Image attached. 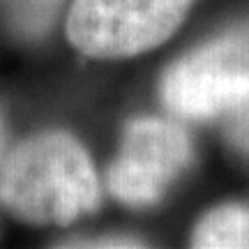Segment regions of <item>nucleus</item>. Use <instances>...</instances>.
<instances>
[{"instance_id":"1","label":"nucleus","mask_w":249,"mask_h":249,"mask_svg":"<svg viewBox=\"0 0 249 249\" xmlns=\"http://www.w3.org/2000/svg\"><path fill=\"white\" fill-rule=\"evenodd\" d=\"M92 160L74 136L44 132L18 143L0 169V203L28 224H67L99 208Z\"/></svg>"},{"instance_id":"2","label":"nucleus","mask_w":249,"mask_h":249,"mask_svg":"<svg viewBox=\"0 0 249 249\" xmlns=\"http://www.w3.org/2000/svg\"><path fill=\"white\" fill-rule=\"evenodd\" d=\"M161 102L192 120L249 104V21L173 62L161 79Z\"/></svg>"},{"instance_id":"3","label":"nucleus","mask_w":249,"mask_h":249,"mask_svg":"<svg viewBox=\"0 0 249 249\" xmlns=\"http://www.w3.org/2000/svg\"><path fill=\"white\" fill-rule=\"evenodd\" d=\"M194 0H74L67 39L99 60L134 58L164 44Z\"/></svg>"},{"instance_id":"4","label":"nucleus","mask_w":249,"mask_h":249,"mask_svg":"<svg viewBox=\"0 0 249 249\" xmlns=\"http://www.w3.org/2000/svg\"><path fill=\"white\" fill-rule=\"evenodd\" d=\"M189 134L180 124L161 118H136L127 124L108 171V192L120 203L155 205L176 178L192 164Z\"/></svg>"},{"instance_id":"5","label":"nucleus","mask_w":249,"mask_h":249,"mask_svg":"<svg viewBox=\"0 0 249 249\" xmlns=\"http://www.w3.org/2000/svg\"><path fill=\"white\" fill-rule=\"evenodd\" d=\"M192 245L201 249L249 247V208L222 205L196 224Z\"/></svg>"},{"instance_id":"6","label":"nucleus","mask_w":249,"mask_h":249,"mask_svg":"<svg viewBox=\"0 0 249 249\" xmlns=\"http://www.w3.org/2000/svg\"><path fill=\"white\" fill-rule=\"evenodd\" d=\"M65 0H0V14L14 35L39 39L58 18Z\"/></svg>"},{"instance_id":"7","label":"nucleus","mask_w":249,"mask_h":249,"mask_svg":"<svg viewBox=\"0 0 249 249\" xmlns=\"http://www.w3.org/2000/svg\"><path fill=\"white\" fill-rule=\"evenodd\" d=\"M65 247H90V249H113V247H143L141 240L129 238V235H104V238H92L86 242H70Z\"/></svg>"},{"instance_id":"8","label":"nucleus","mask_w":249,"mask_h":249,"mask_svg":"<svg viewBox=\"0 0 249 249\" xmlns=\"http://www.w3.org/2000/svg\"><path fill=\"white\" fill-rule=\"evenodd\" d=\"M229 136H231V141L235 143L238 148L249 152V104H245V107L240 108L238 118L231 123Z\"/></svg>"},{"instance_id":"9","label":"nucleus","mask_w":249,"mask_h":249,"mask_svg":"<svg viewBox=\"0 0 249 249\" xmlns=\"http://www.w3.org/2000/svg\"><path fill=\"white\" fill-rule=\"evenodd\" d=\"M2 136L5 134H2V120H0V150H2Z\"/></svg>"}]
</instances>
